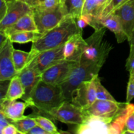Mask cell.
Here are the masks:
<instances>
[{
    "label": "cell",
    "mask_w": 134,
    "mask_h": 134,
    "mask_svg": "<svg viewBox=\"0 0 134 134\" xmlns=\"http://www.w3.org/2000/svg\"><path fill=\"white\" fill-rule=\"evenodd\" d=\"M79 63L64 60L43 72L41 75V80L47 83L60 85L68 78L73 68Z\"/></svg>",
    "instance_id": "8"
},
{
    "label": "cell",
    "mask_w": 134,
    "mask_h": 134,
    "mask_svg": "<svg viewBox=\"0 0 134 134\" xmlns=\"http://www.w3.org/2000/svg\"><path fill=\"white\" fill-rule=\"evenodd\" d=\"M126 68L130 73H134V55L129 54L126 63Z\"/></svg>",
    "instance_id": "38"
},
{
    "label": "cell",
    "mask_w": 134,
    "mask_h": 134,
    "mask_svg": "<svg viewBox=\"0 0 134 134\" xmlns=\"http://www.w3.org/2000/svg\"><path fill=\"white\" fill-rule=\"evenodd\" d=\"M85 0H65L62 3L64 15L74 19L82 16Z\"/></svg>",
    "instance_id": "22"
},
{
    "label": "cell",
    "mask_w": 134,
    "mask_h": 134,
    "mask_svg": "<svg viewBox=\"0 0 134 134\" xmlns=\"http://www.w3.org/2000/svg\"><path fill=\"white\" fill-rule=\"evenodd\" d=\"M99 20L101 27L108 29L115 34L118 43H121L125 40H128L121 21L115 13H113L105 16L99 17Z\"/></svg>",
    "instance_id": "18"
},
{
    "label": "cell",
    "mask_w": 134,
    "mask_h": 134,
    "mask_svg": "<svg viewBox=\"0 0 134 134\" xmlns=\"http://www.w3.org/2000/svg\"><path fill=\"white\" fill-rule=\"evenodd\" d=\"M34 15L38 32L42 35L58 26L65 17L62 3L51 10L34 9Z\"/></svg>",
    "instance_id": "6"
},
{
    "label": "cell",
    "mask_w": 134,
    "mask_h": 134,
    "mask_svg": "<svg viewBox=\"0 0 134 134\" xmlns=\"http://www.w3.org/2000/svg\"><path fill=\"white\" fill-rule=\"evenodd\" d=\"M9 83H10V80L0 81V101L5 99L9 88Z\"/></svg>",
    "instance_id": "33"
},
{
    "label": "cell",
    "mask_w": 134,
    "mask_h": 134,
    "mask_svg": "<svg viewBox=\"0 0 134 134\" xmlns=\"http://www.w3.org/2000/svg\"><path fill=\"white\" fill-rule=\"evenodd\" d=\"M8 12V5L5 0H1L0 1V21L3 19Z\"/></svg>",
    "instance_id": "37"
},
{
    "label": "cell",
    "mask_w": 134,
    "mask_h": 134,
    "mask_svg": "<svg viewBox=\"0 0 134 134\" xmlns=\"http://www.w3.org/2000/svg\"><path fill=\"white\" fill-rule=\"evenodd\" d=\"M7 3L8 12L3 19L0 21V31H5L25 14L34 11L31 7L20 0H11Z\"/></svg>",
    "instance_id": "13"
},
{
    "label": "cell",
    "mask_w": 134,
    "mask_h": 134,
    "mask_svg": "<svg viewBox=\"0 0 134 134\" xmlns=\"http://www.w3.org/2000/svg\"><path fill=\"white\" fill-rule=\"evenodd\" d=\"M5 1H11V0H5Z\"/></svg>",
    "instance_id": "44"
},
{
    "label": "cell",
    "mask_w": 134,
    "mask_h": 134,
    "mask_svg": "<svg viewBox=\"0 0 134 134\" xmlns=\"http://www.w3.org/2000/svg\"><path fill=\"white\" fill-rule=\"evenodd\" d=\"M24 95V89L18 75L10 80L9 88L5 98L9 100L22 99Z\"/></svg>",
    "instance_id": "23"
},
{
    "label": "cell",
    "mask_w": 134,
    "mask_h": 134,
    "mask_svg": "<svg viewBox=\"0 0 134 134\" xmlns=\"http://www.w3.org/2000/svg\"><path fill=\"white\" fill-rule=\"evenodd\" d=\"M61 4L60 0H39L37 6L34 9L51 10L56 9Z\"/></svg>",
    "instance_id": "29"
},
{
    "label": "cell",
    "mask_w": 134,
    "mask_h": 134,
    "mask_svg": "<svg viewBox=\"0 0 134 134\" xmlns=\"http://www.w3.org/2000/svg\"><path fill=\"white\" fill-rule=\"evenodd\" d=\"M76 23H77V27H79L81 31H82L83 29L88 26V21L87 16L86 15H82L79 18L75 19Z\"/></svg>",
    "instance_id": "35"
},
{
    "label": "cell",
    "mask_w": 134,
    "mask_h": 134,
    "mask_svg": "<svg viewBox=\"0 0 134 134\" xmlns=\"http://www.w3.org/2000/svg\"><path fill=\"white\" fill-rule=\"evenodd\" d=\"M126 103H120L117 101L97 99L92 104L83 109L82 111L85 116H96L113 119Z\"/></svg>",
    "instance_id": "9"
},
{
    "label": "cell",
    "mask_w": 134,
    "mask_h": 134,
    "mask_svg": "<svg viewBox=\"0 0 134 134\" xmlns=\"http://www.w3.org/2000/svg\"><path fill=\"white\" fill-rule=\"evenodd\" d=\"M113 119L96 116H85L83 122L77 125L74 132L77 134H109V128Z\"/></svg>",
    "instance_id": "12"
},
{
    "label": "cell",
    "mask_w": 134,
    "mask_h": 134,
    "mask_svg": "<svg viewBox=\"0 0 134 134\" xmlns=\"http://www.w3.org/2000/svg\"><path fill=\"white\" fill-rule=\"evenodd\" d=\"M27 134H50L48 132L43 129L40 126L36 125L34 128H31L28 132Z\"/></svg>",
    "instance_id": "39"
},
{
    "label": "cell",
    "mask_w": 134,
    "mask_h": 134,
    "mask_svg": "<svg viewBox=\"0 0 134 134\" xmlns=\"http://www.w3.org/2000/svg\"><path fill=\"white\" fill-rule=\"evenodd\" d=\"M64 44L52 49L40 52L26 67L34 68L41 75L48 68L65 60L64 54Z\"/></svg>",
    "instance_id": "7"
},
{
    "label": "cell",
    "mask_w": 134,
    "mask_h": 134,
    "mask_svg": "<svg viewBox=\"0 0 134 134\" xmlns=\"http://www.w3.org/2000/svg\"><path fill=\"white\" fill-rule=\"evenodd\" d=\"M31 116H34L35 118V120L37 122V125L40 126L41 127L45 130L47 132H48L50 134H60L62 133V132H59L58 130V128L52 122V120L48 117L41 115H30Z\"/></svg>",
    "instance_id": "27"
},
{
    "label": "cell",
    "mask_w": 134,
    "mask_h": 134,
    "mask_svg": "<svg viewBox=\"0 0 134 134\" xmlns=\"http://www.w3.org/2000/svg\"><path fill=\"white\" fill-rule=\"evenodd\" d=\"M102 67L88 62H80L72 70L68 78L60 85L65 100L71 102L75 90L84 81H90L99 74Z\"/></svg>",
    "instance_id": "4"
},
{
    "label": "cell",
    "mask_w": 134,
    "mask_h": 134,
    "mask_svg": "<svg viewBox=\"0 0 134 134\" xmlns=\"http://www.w3.org/2000/svg\"><path fill=\"white\" fill-rule=\"evenodd\" d=\"M95 77L90 81L82 82L73 94L71 102L82 109L89 107L97 99Z\"/></svg>",
    "instance_id": "10"
},
{
    "label": "cell",
    "mask_w": 134,
    "mask_h": 134,
    "mask_svg": "<svg viewBox=\"0 0 134 134\" xmlns=\"http://www.w3.org/2000/svg\"><path fill=\"white\" fill-rule=\"evenodd\" d=\"M87 43L82 37V33L72 35L64 44V58L69 61L80 62Z\"/></svg>",
    "instance_id": "14"
},
{
    "label": "cell",
    "mask_w": 134,
    "mask_h": 134,
    "mask_svg": "<svg viewBox=\"0 0 134 134\" xmlns=\"http://www.w3.org/2000/svg\"><path fill=\"white\" fill-rule=\"evenodd\" d=\"M114 13L120 18L128 41L134 31V0L128 1Z\"/></svg>",
    "instance_id": "16"
},
{
    "label": "cell",
    "mask_w": 134,
    "mask_h": 134,
    "mask_svg": "<svg viewBox=\"0 0 134 134\" xmlns=\"http://www.w3.org/2000/svg\"><path fill=\"white\" fill-rule=\"evenodd\" d=\"M24 31H38L37 27L34 19V11L25 14L7 30L0 32H3L6 35H9L12 33Z\"/></svg>",
    "instance_id": "20"
},
{
    "label": "cell",
    "mask_w": 134,
    "mask_h": 134,
    "mask_svg": "<svg viewBox=\"0 0 134 134\" xmlns=\"http://www.w3.org/2000/svg\"><path fill=\"white\" fill-rule=\"evenodd\" d=\"M128 1H130V0H111L109 4L107 5V7L103 10L101 17L105 16L114 13L116 9H119L122 5L128 2Z\"/></svg>",
    "instance_id": "30"
},
{
    "label": "cell",
    "mask_w": 134,
    "mask_h": 134,
    "mask_svg": "<svg viewBox=\"0 0 134 134\" xmlns=\"http://www.w3.org/2000/svg\"><path fill=\"white\" fill-rule=\"evenodd\" d=\"M12 124L16 127L21 134H27L31 128L37 125L35 118L30 115L19 120H13Z\"/></svg>",
    "instance_id": "26"
},
{
    "label": "cell",
    "mask_w": 134,
    "mask_h": 134,
    "mask_svg": "<svg viewBox=\"0 0 134 134\" xmlns=\"http://www.w3.org/2000/svg\"><path fill=\"white\" fill-rule=\"evenodd\" d=\"M48 115L53 120L76 126L82 124L85 119L82 109L68 100H65L59 107L50 111Z\"/></svg>",
    "instance_id": "5"
},
{
    "label": "cell",
    "mask_w": 134,
    "mask_h": 134,
    "mask_svg": "<svg viewBox=\"0 0 134 134\" xmlns=\"http://www.w3.org/2000/svg\"><path fill=\"white\" fill-rule=\"evenodd\" d=\"M128 42H129L130 45H132V44H134V31L132 34V35H131L130 38L128 39Z\"/></svg>",
    "instance_id": "41"
},
{
    "label": "cell",
    "mask_w": 134,
    "mask_h": 134,
    "mask_svg": "<svg viewBox=\"0 0 134 134\" xmlns=\"http://www.w3.org/2000/svg\"><path fill=\"white\" fill-rule=\"evenodd\" d=\"M20 1L26 3L27 5H28L29 6H30L33 9H34L37 6L38 1H39V0H20Z\"/></svg>",
    "instance_id": "40"
},
{
    "label": "cell",
    "mask_w": 134,
    "mask_h": 134,
    "mask_svg": "<svg viewBox=\"0 0 134 134\" xmlns=\"http://www.w3.org/2000/svg\"><path fill=\"white\" fill-rule=\"evenodd\" d=\"M13 120L5 116V114L3 112L0 111V132L4 129L6 126H7L9 124H12Z\"/></svg>",
    "instance_id": "34"
},
{
    "label": "cell",
    "mask_w": 134,
    "mask_h": 134,
    "mask_svg": "<svg viewBox=\"0 0 134 134\" xmlns=\"http://www.w3.org/2000/svg\"><path fill=\"white\" fill-rule=\"evenodd\" d=\"M13 43L9 38L0 47V81L10 80L17 75L13 62Z\"/></svg>",
    "instance_id": "11"
},
{
    "label": "cell",
    "mask_w": 134,
    "mask_h": 134,
    "mask_svg": "<svg viewBox=\"0 0 134 134\" xmlns=\"http://www.w3.org/2000/svg\"><path fill=\"white\" fill-rule=\"evenodd\" d=\"M105 27L96 30L92 35L86 39V48L80 62H88L103 66L113 47L104 40Z\"/></svg>",
    "instance_id": "3"
},
{
    "label": "cell",
    "mask_w": 134,
    "mask_h": 134,
    "mask_svg": "<svg viewBox=\"0 0 134 134\" xmlns=\"http://www.w3.org/2000/svg\"><path fill=\"white\" fill-rule=\"evenodd\" d=\"M134 99V73H130L126 94V103H130Z\"/></svg>",
    "instance_id": "31"
},
{
    "label": "cell",
    "mask_w": 134,
    "mask_h": 134,
    "mask_svg": "<svg viewBox=\"0 0 134 134\" xmlns=\"http://www.w3.org/2000/svg\"><path fill=\"white\" fill-rule=\"evenodd\" d=\"M17 75L24 89V95L22 99L28 104L33 90L41 80V75L34 68L30 67H25Z\"/></svg>",
    "instance_id": "15"
},
{
    "label": "cell",
    "mask_w": 134,
    "mask_h": 134,
    "mask_svg": "<svg viewBox=\"0 0 134 134\" xmlns=\"http://www.w3.org/2000/svg\"><path fill=\"white\" fill-rule=\"evenodd\" d=\"M0 133L1 134H21L16 127L13 124H9L5 127Z\"/></svg>",
    "instance_id": "36"
},
{
    "label": "cell",
    "mask_w": 134,
    "mask_h": 134,
    "mask_svg": "<svg viewBox=\"0 0 134 134\" xmlns=\"http://www.w3.org/2000/svg\"><path fill=\"white\" fill-rule=\"evenodd\" d=\"M78 33L82 31L77 27L75 19L65 17L58 26L43 34L38 40L32 43L27 63L43 51L63 45L72 35Z\"/></svg>",
    "instance_id": "1"
},
{
    "label": "cell",
    "mask_w": 134,
    "mask_h": 134,
    "mask_svg": "<svg viewBox=\"0 0 134 134\" xmlns=\"http://www.w3.org/2000/svg\"><path fill=\"white\" fill-rule=\"evenodd\" d=\"M8 36L13 43L23 44L29 42L34 43L36 41L42 36V34L38 31H24L12 33Z\"/></svg>",
    "instance_id": "24"
},
{
    "label": "cell",
    "mask_w": 134,
    "mask_h": 134,
    "mask_svg": "<svg viewBox=\"0 0 134 134\" xmlns=\"http://www.w3.org/2000/svg\"><path fill=\"white\" fill-rule=\"evenodd\" d=\"M95 84L96 89V96L97 99H104V100H111L116 101L114 97L109 92L108 90L102 85L101 80L98 75L95 77Z\"/></svg>",
    "instance_id": "28"
},
{
    "label": "cell",
    "mask_w": 134,
    "mask_h": 134,
    "mask_svg": "<svg viewBox=\"0 0 134 134\" xmlns=\"http://www.w3.org/2000/svg\"><path fill=\"white\" fill-rule=\"evenodd\" d=\"M65 1V0H60V1H61V3H63V2Z\"/></svg>",
    "instance_id": "43"
},
{
    "label": "cell",
    "mask_w": 134,
    "mask_h": 134,
    "mask_svg": "<svg viewBox=\"0 0 134 134\" xmlns=\"http://www.w3.org/2000/svg\"><path fill=\"white\" fill-rule=\"evenodd\" d=\"M27 107H29V105L25 102L9 100L6 98L0 101V111L12 120H17L26 117L24 111Z\"/></svg>",
    "instance_id": "17"
},
{
    "label": "cell",
    "mask_w": 134,
    "mask_h": 134,
    "mask_svg": "<svg viewBox=\"0 0 134 134\" xmlns=\"http://www.w3.org/2000/svg\"><path fill=\"white\" fill-rule=\"evenodd\" d=\"M29 56H30V52H24L23 51L14 48L13 52V58L14 68L16 71L17 74L20 73L27 65Z\"/></svg>",
    "instance_id": "25"
},
{
    "label": "cell",
    "mask_w": 134,
    "mask_h": 134,
    "mask_svg": "<svg viewBox=\"0 0 134 134\" xmlns=\"http://www.w3.org/2000/svg\"><path fill=\"white\" fill-rule=\"evenodd\" d=\"M133 112H134V104L126 103L110 123L109 134H122L125 130L128 117Z\"/></svg>",
    "instance_id": "19"
},
{
    "label": "cell",
    "mask_w": 134,
    "mask_h": 134,
    "mask_svg": "<svg viewBox=\"0 0 134 134\" xmlns=\"http://www.w3.org/2000/svg\"><path fill=\"white\" fill-rule=\"evenodd\" d=\"M111 0H85L82 14L101 17Z\"/></svg>",
    "instance_id": "21"
},
{
    "label": "cell",
    "mask_w": 134,
    "mask_h": 134,
    "mask_svg": "<svg viewBox=\"0 0 134 134\" xmlns=\"http://www.w3.org/2000/svg\"><path fill=\"white\" fill-rule=\"evenodd\" d=\"M130 54L134 55V44L130 45Z\"/></svg>",
    "instance_id": "42"
},
{
    "label": "cell",
    "mask_w": 134,
    "mask_h": 134,
    "mask_svg": "<svg viewBox=\"0 0 134 134\" xmlns=\"http://www.w3.org/2000/svg\"><path fill=\"white\" fill-rule=\"evenodd\" d=\"M65 100L60 85H52L41 80L33 90L28 103L29 107L35 109L37 112L30 115H41L50 117V111L59 107Z\"/></svg>",
    "instance_id": "2"
},
{
    "label": "cell",
    "mask_w": 134,
    "mask_h": 134,
    "mask_svg": "<svg viewBox=\"0 0 134 134\" xmlns=\"http://www.w3.org/2000/svg\"><path fill=\"white\" fill-rule=\"evenodd\" d=\"M128 133L134 134V112L132 113L128 117L126 123L125 130L122 133V134Z\"/></svg>",
    "instance_id": "32"
}]
</instances>
